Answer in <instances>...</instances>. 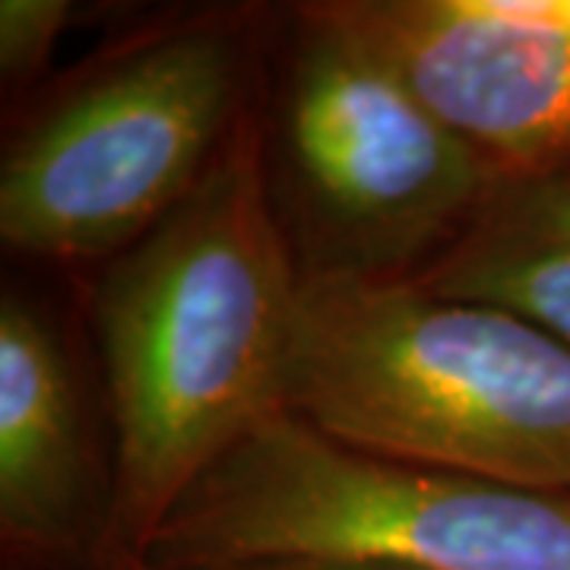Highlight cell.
Returning <instances> with one entry per match:
<instances>
[{
  "label": "cell",
  "mask_w": 570,
  "mask_h": 570,
  "mask_svg": "<svg viewBox=\"0 0 570 570\" xmlns=\"http://www.w3.org/2000/svg\"><path fill=\"white\" fill-rule=\"evenodd\" d=\"M298 283L254 105L197 190L89 295L115 441L108 570L140 564L184 491L283 409Z\"/></svg>",
  "instance_id": "obj_1"
},
{
  "label": "cell",
  "mask_w": 570,
  "mask_h": 570,
  "mask_svg": "<svg viewBox=\"0 0 570 570\" xmlns=\"http://www.w3.org/2000/svg\"><path fill=\"white\" fill-rule=\"evenodd\" d=\"M283 409L352 448L570 491V346L406 276L302 269Z\"/></svg>",
  "instance_id": "obj_2"
},
{
  "label": "cell",
  "mask_w": 570,
  "mask_h": 570,
  "mask_svg": "<svg viewBox=\"0 0 570 570\" xmlns=\"http://www.w3.org/2000/svg\"><path fill=\"white\" fill-rule=\"evenodd\" d=\"M140 564L570 570V491L352 448L276 409L184 491Z\"/></svg>",
  "instance_id": "obj_3"
},
{
  "label": "cell",
  "mask_w": 570,
  "mask_h": 570,
  "mask_svg": "<svg viewBox=\"0 0 570 570\" xmlns=\"http://www.w3.org/2000/svg\"><path fill=\"white\" fill-rule=\"evenodd\" d=\"M254 17L187 13L105 48L10 134L0 242L58 266L108 264L197 190L254 108Z\"/></svg>",
  "instance_id": "obj_4"
},
{
  "label": "cell",
  "mask_w": 570,
  "mask_h": 570,
  "mask_svg": "<svg viewBox=\"0 0 570 570\" xmlns=\"http://www.w3.org/2000/svg\"><path fill=\"white\" fill-rule=\"evenodd\" d=\"M264 134L285 235L317 273H419L501 178L317 3L292 7Z\"/></svg>",
  "instance_id": "obj_5"
},
{
  "label": "cell",
  "mask_w": 570,
  "mask_h": 570,
  "mask_svg": "<svg viewBox=\"0 0 570 570\" xmlns=\"http://www.w3.org/2000/svg\"><path fill=\"white\" fill-rule=\"evenodd\" d=\"M115 441L102 381L55 307L0 295V546L7 570H108Z\"/></svg>",
  "instance_id": "obj_6"
},
{
  "label": "cell",
  "mask_w": 570,
  "mask_h": 570,
  "mask_svg": "<svg viewBox=\"0 0 570 570\" xmlns=\"http://www.w3.org/2000/svg\"><path fill=\"white\" fill-rule=\"evenodd\" d=\"M409 92L501 175L570 171V32L498 0H321Z\"/></svg>",
  "instance_id": "obj_7"
},
{
  "label": "cell",
  "mask_w": 570,
  "mask_h": 570,
  "mask_svg": "<svg viewBox=\"0 0 570 570\" xmlns=\"http://www.w3.org/2000/svg\"><path fill=\"white\" fill-rule=\"evenodd\" d=\"M406 279L501 307L570 346V171L498 178L456 238Z\"/></svg>",
  "instance_id": "obj_8"
},
{
  "label": "cell",
  "mask_w": 570,
  "mask_h": 570,
  "mask_svg": "<svg viewBox=\"0 0 570 570\" xmlns=\"http://www.w3.org/2000/svg\"><path fill=\"white\" fill-rule=\"evenodd\" d=\"M67 0L0 3V80L7 92H26L48 70L55 45L70 22Z\"/></svg>",
  "instance_id": "obj_9"
},
{
  "label": "cell",
  "mask_w": 570,
  "mask_h": 570,
  "mask_svg": "<svg viewBox=\"0 0 570 570\" xmlns=\"http://www.w3.org/2000/svg\"><path fill=\"white\" fill-rule=\"evenodd\" d=\"M124 570H153L142 564H130ZM225 570H403V568H371V564H254V568H225Z\"/></svg>",
  "instance_id": "obj_10"
}]
</instances>
